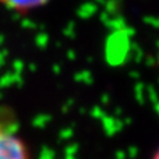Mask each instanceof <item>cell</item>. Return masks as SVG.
<instances>
[{
    "label": "cell",
    "mask_w": 159,
    "mask_h": 159,
    "mask_svg": "<svg viewBox=\"0 0 159 159\" xmlns=\"http://www.w3.org/2000/svg\"><path fill=\"white\" fill-rule=\"evenodd\" d=\"M0 159H31L24 140L3 120H0Z\"/></svg>",
    "instance_id": "obj_1"
},
{
    "label": "cell",
    "mask_w": 159,
    "mask_h": 159,
    "mask_svg": "<svg viewBox=\"0 0 159 159\" xmlns=\"http://www.w3.org/2000/svg\"><path fill=\"white\" fill-rule=\"evenodd\" d=\"M52 0H0V4L14 13L27 14L30 11L45 7Z\"/></svg>",
    "instance_id": "obj_2"
},
{
    "label": "cell",
    "mask_w": 159,
    "mask_h": 159,
    "mask_svg": "<svg viewBox=\"0 0 159 159\" xmlns=\"http://www.w3.org/2000/svg\"><path fill=\"white\" fill-rule=\"evenodd\" d=\"M152 159H158V155L155 154V155H154V158H152Z\"/></svg>",
    "instance_id": "obj_3"
}]
</instances>
